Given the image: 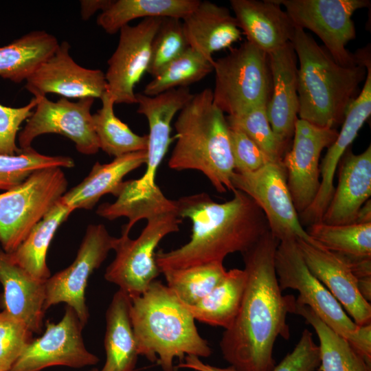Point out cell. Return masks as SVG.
I'll return each mask as SVG.
<instances>
[{"instance_id":"6da1fadb","label":"cell","mask_w":371,"mask_h":371,"mask_svg":"<svg viewBox=\"0 0 371 371\" xmlns=\"http://www.w3.org/2000/svg\"><path fill=\"white\" fill-rule=\"evenodd\" d=\"M280 240L270 231L243 254L246 286L238 313L220 341L223 358L239 371H272L278 337L288 339L295 298L283 295L275 270Z\"/></svg>"},{"instance_id":"7a4b0ae2","label":"cell","mask_w":371,"mask_h":371,"mask_svg":"<svg viewBox=\"0 0 371 371\" xmlns=\"http://www.w3.org/2000/svg\"><path fill=\"white\" fill-rule=\"evenodd\" d=\"M232 192V199L224 203H217L203 192L176 200L179 218L192 222V234L180 247L155 253L161 273L223 262L229 254L247 252L269 232L266 217L256 203L240 190Z\"/></svg>"},{"instance_id":"3957f363","label":"cell","mask_w":371,"mask_h":371,"mask_svg":"<svg viewBox=\"0 0 371 371\" xmlns=\"http://www.w3.org/2000/svg\"><path fill=\"white\" fill-rule=\"evenodd\" d=\"M130 316L139 355L157 361L164 371H175L174 360L208 357L212 350L199 333L190 312L161 282L155 280L131 298Z\"/></svg>"},{"instance_id":"277c9868","label":"cell","mask_w":371,"mask_h":371,"mask_svg":"<svg viewBox=\"0 0 371 371\" xmlns=\"http://www.w3.org/2000/svg\"><path fill=\"white\" fill-rule=\"evenodd\" d=\"M297 59L299 119L326 128L342 123L360 84L366 76L361 63L343 66L327 50L295 27L291 41Z\"/></svg>"},{"instance_id":"5b68a950","label":"cell","mask_w":371,"mask_h":371,"mask_svg":"<svg viewBox=\"0 0 371 371\" xmlns=\"http://www.w3.org/2000/svg\"><path fill=\"white\" fill-rule=\"evenodd\" d=\"M175 127L177 140L168 167L200 171L217 192L233 191L234 166L229 125L214 102L212 90L205 89L193 95L179 111Z\"/></svg>"},{"instance_id":"8992f818","label":"cell","mask_w":371,"mask_h":371,"mask_svg":"<svg viewBox=\"0 0 371 371\" xmlns=\"http://www.w3.org/2000/svg\"><path fill=\"white\" fill-rule=\"evenodd\" d=\"M280 289L298 291V304L308 306L328 326L345 338L371 363V324L357 326L341 305L307 267L296 239L282 240L274 257Z\"/></svg>"},{"instance_id":"52a82bcc","label":"cell","mask_w":371,"mask_h":371,"mask_svg":"<svg viewBox=\"0 0 371 371\" xmlns=\"http://www.w3.org/2000/svg\"><path fill=\"white\" fill-rule=\"evenodd\" d=\"M215 104L227 115L267 104L272 80L269 56L248 41L214 60Z\"/></svg>"},{"instance_id":"ba28073f","label":"cell","mask_w":371,"mask_h":371,"mask_svg":"<svg viewBox=\"0 0 371 371\" xmlns=\"http://www.w3.org/2000/svg\"><path fill=\"white\" fill-rule=\"evenodd\" d=\"M62 168L39 169L21 184L0 193V245L14 252L67 192Z\"/></svg>"},{"instance_id":"9c48e42d","label":"cell","mask_w":371,"mask_h":371,"mask_svg":"<svg viewBox=\"0 0 371 371\" xmlns=\"http://www.w3.org/2000/svg\"><path fill=\"white\" fill-rule=\"evenodd\" d=\"M135 239L122 234L115 238V257L107 267L106 280L119 286L131 298L142 294L161 273L155 261V249L167 235L179 230L178 210L149 217Z\"/></svg>"},{"instance_id":"30bf717a","label":"cell","mask_w":371,"mask_h":371,"mask_svg":"<svg viewBox=\"0 0 371 371\" xmlns=\"http://www.w3.org/2000/svg\"><path fill=\"white\" fill-rule=\"evenodd\" d=\"M295 27L315 34L333 58L343 66L359 64L346 48L356 37L353 13L370 5L369 0H275Z\"/></svg>"},{"instance_id":"8fae6325","label":"cell","mask_w":371,"mask_h":371,"mask_svg":"<svg viewBox=\"0 0 371 371\" xmlns=\"http://www.w3.org/2000/svg\"><path fill=\"white\" fill-rule=\"evenodd\" d=\"M232 183L234 189L245 192L260 207L270 232L280 242L301 239L317 245L300 222L287 186L282 160L271 161L254 172H234Z\"/></svg>"},{"instance_id":"7c38bea8","label":"cell","mask_w":371,"mask_h":371,"mask_svg":"<svg viewBox=\"0 0 371 371\" xmlns=\"http://www.w3.org/2000/svg\"><path fill=\"white\" fill-rule=\"evenodd\" d=\"M115 237L111 236L102 224H90L74 262L45 282V310L59 303H66L77 314L85 326L89 319L85 290L94 271L113 250Z\"/></svg>"},{"instance_id":"4fadbf2b","label":"cell","mask_w":371,"mask_h":371,"mask_svg":"<svg viewBox=\"0 0 371 371\" xmlns=\"http://www.w3.org/2000/svg\"><path fill=\"white\" fill-rule=\"evenodd\" d=\"M36 98L38 102L35 111L18 135L21 150L32 147V142L39 135L56 133L71 139L82 154L93 155L98 152L100 146L91 113L94 98H85L71 102L60 98L53 102L46 96Z\"/></svg>"},{"instance_id":"5bb4252c","label":"cell","mask_w":371,"mask_h":371,"mask_svg":"<svg viewBox=\"0 0 371 371\" xmlns=\"http://www.w3.org/2000/svg\"><path fill=\"white\" fill-rule=\"evenodd\" d=\"M84 327L74 310L67 306L61 320L48 321L42 336L28 344L9 371H41L53 366L81 368L97 364L98 357L84 344Z\"/></svg>"},{"instance_id":"9a60e30c","label":"cell","mask_w":371,"mask_h":371,"mask_svg":"<svg viewBox=\"0 0 371 371\" xmlns=\"http://www.w3.org/2000/svg\"><path fill=\"white\" fill-rule=\"evenodd\" d=\"M162 18H146L120 30L117 46L108 60L106 91L115 104L137 103L134 89L148 71L151 44Z\"/></svg>"},{"instance_id":"2e32d148","label":"cell","mask_w":371,"mask_h":371,"mask_svg":"<svg viewBox=\"0 0 371 371\" xmlns=\"http://www.w3.org/2000/svg\"><path fill=\"white\" fill-rule=\"evenodd\" d=\"M337 135L335 128H320L299 118L295 123L292 146L284 154L282 164L298 215L309 207L317 194L321 153Z\"/></svg>"},{"instance_id":"e0dca14e","label":"cell","mask_w":371,"mask_h":371,"mask_svg":"<svg viewBox=\"0 0 371 371\" xmlns=\"http://www.w3.org/2000/svg\"><path fill=\"white\" fill-rule=\"evenodd\" d=\"M67 41L25 80V88L34 97L56 93L65 98H101L106 91L105 74L100 69L85 68L69 54Z\"/></svg>"},{"instance_id":"ac0fdd59","label":"cell","mask_w":371,"mask_h":371,"mask_svg":"<svg viewBox=\"0 0 371 371\" xmlns=\"http://www.w3.org/2000/svg\"><path fill=\"white\" fill-rule=\"evenodd\" d=\"M193 95L188 87L171 89L154 96L135 93L137 112L146 117L149 126L146 171L141 178L128 181L136 192L146 193L157 186L155 175L172 141V121Z\"/></svg>"},{"instance_id":"d6986e66","label":"cell","mask_w":371,"mask_h":371,"mask_svg":"<svg viewBox=\"0 0 371 371\" xmlns=\"http://www.w3.org/2000/svg\"><path fill=\"white\" fill-rule=\"evenodd\" d=\"M366 76L363 89L349 105L340 133L328 147L320 168V184L313 201L299 215L301 223L320 222L335 191L334 177L338 165L371 114V62L364 63Z\"/></svg>"},{"instance_id":"ffe728a7","label":"cell","mask_w":371,"mask_h":371,"mask_svg":"<svg viewBox=\"0 0 371 371\" xmlns=\"http://www.w3.org/2000/svg\"><path fill=\"white\" fill-rule=\"evenodd\" d=\"M302 258L321 282L359 326L371 324V305L361 295L357 280L347 264L335 253L320 245L296 240Z\"/></svg>"},{"instance_id":"44dd1931","label":"cell","mask_w":371,"mask_h":371,"mask_svg":"<svg viewBox=\"0 0 371 371\" xmlns=\"http://www.w3.org/2000/svg\"><path fill=\"white\" fill-rule=\"evenodd\" d=\"M268 56L272 89L267 115L273 131L288 142L298 120L297 59L291 42Z\"/></svg>"},{"instance_id":"7402d4cb","label":"cell","mask_w":371,"mask_h":371,"mask_svg":"<svg viewBox=\"0 0 371 371\" xmlns=\"http://www.w3.org/2000/svg\"><path fill=\"white\" fill-rule=\"evenodd\" d=\"M337 188L320 222L328 225L355 223L358 212L371 196V146L355 155L348 149L342 157Z\"/></svg>"},{"instance_id":"603a6c76","label":"cell","mask_w":371,"mask_h":371,"mask_svg":"<svg viewBox=\"0 0 371 371\" xmlns=\"http://www.w3.org/2000/svg\"><path fill=\"white\" fill-rule=\"evenodd\" d=\"M238 25L249 42L267 54L292 41L295 26L275 0H231Z\"/></svg>"},{"instance_id":"cb8c5ba5","label":"cell","mask_w":371,"mask_h":371,"mask_svg":"<svg viewBox=\"0 0 371 371\" xmlns=\"http://www.w3.org/2000/svg\"><path fill=\"white\" fill-rule=\"evenodd\" d=\"M45 282L14 263L0 247L3 310L23 322L33 333H40L43 327Z\"/></svg>"},{"instance_id":"d4e9b609","label":"cell","mask_w":371,"mask_h":371,"mask_svg":"<svg viewBox=\"0 0 371 371\" xmlns=\"http://www.w3.org/2000/svg\"><path fill=\"white\" fill-rule=\"evenodd\" d=\"M181 20L189 47L210 60H214L212 54L241 39L234 16L227 8L209 1H200Z\"/></svg>"},{"instance_id":"484cf974","label":"cell","mask_w":371,"mask_h":371,"mask_svg":"<svg viewBox=\"0 0 371 371\" xmlns=\"http://www.w3.org/2000/svg\"><path fill=\"white\" fill-rule=\"evenodd\" d=\"M147 152L126 154L107 164L96 161L89 175L78 185L64 194L61 200L71 207L92 209L106 194L118 195L124 177L146 163Z\"/></svg>"},{"instance_id":"4316f807","label":"cell","mask_w":371,"mask_h":371,"mask_svg":"<svg viewBox=\"0 0 371 371\" xmlns=\"http://www.w3.org/2000/svg\"><path fill=\"white\" fill-rule=\"evenodd\" d=\"M131 299L119 289L106 312V361L100 371H133L139 356L130 316Z\"/></svg>"},{"instance_id":"83f0119b","label":"cell","mask_w":371,"mask_h":371,"mask_svg":"<svg viewBox=\"0 0 371 371\" xmlns=\"http://www.w3.org/2000/svg\"><path fill=\"white\" fill-rule=\"evenodd\" d=\"M58 45L54 35L36 30L0 47V77L16 83L26 80Z\"/></svg>"},{"instance_id":"f1b7e54d","label":"cell","mask_w":371,"mask_h":371,"mask_svg":"<svg viewBox=\"0 0 371 371\" xmlns=\"http://www.w3.org/2000/svg\"><path fill=\"white\" fill-rule=\"evenodd\" d=\"M74 210L60 199L17 249L9 254L12 260L34 278L46 281L51 276L46 261L49 246L58 227Z\"/></svg>"},{"instance_id":"f546056e","label":"cell","mask_w":371,"mask_h":371,"mask_svg":"<svg viewBox=\"0 0 371 371\" xmlns=\"http://www.w3.org/2000/svg\"><path fill=\"white\" fill-rule=\"evenodd\" d=\"M247 282L244 269L227 271L223 280L196 304L186 306L194 319L228 329L234 322Z\"/></svg>"},{"instance_id":"4dcf8cb0","label":"cell","mask_w":371,"mask_h":371,"mask_svg":"<svg viewBox=\"0 0 371 371\" xmlns=\"http://www.w3.org/2000/svg\"><path fill=\"white\" fill-rule=\"evenodd\" d=\"M199 0H116L98 15L97 24L113 34L135 19L172 17L183 19L197 6Z\"/></svg>"},{"instance_id":"1f68e13d","label":"cell","mask_w":371,"mask_h":371,"mask_svg":"<svg viewBox=\"0 0 371 371\" xmlns=\"http://www.w3.org/2000/svg\"><path fill=\"white\" fill-rule=\"evenodd\" d=\"M294 313L304 317L317 334L320 359L318 371H371L370 363L308 306L295 302Z\"/></svg>"},{"instance_id":"d6a6232c","label":"cell","mask_w":371,"mask_h":371,"mask_svg":"<svg viewBox=\"0 0 371 371\" xmlns=\"http://www.w3.org/2000/svg\"><path fill=\"white\" fill-rule=\"evenodd\" d=\"M174 210H178L176 201L168 199L158 186L151 192L138 194L124 181L115 201L101 204L96 214L110 221L122 216L128 218V222L124 226L122 234H128L138 221Z\"/></svg>"},{"instance_id":"836d02e7","label":"cell","mask_w":371,"mask_h":371,"mask_svg":"<svg viewBox=\"0 0 371 371\" xmlns=\"http://www.w3.org/2000/svg\"><path fill=\"white\" fill-rule=\"evenodd\" d=\"M102 106L92 115L100 149L114 158L146 150L148 135L135 133L114 113V98L106 91L101 97Z\"/></svg>"},{"instance_id":"e575fe53","label":"cell","mask_w":371,"mask_h":371,"mask_svg":"<svg viewBox=\"0 0 371 371\" xmlns=\"http://www.w3.org/2000/svg\"><path fill=\"white\" fill-rule=\"evenodd\" d=\"M166 286L184 304L192 306L205 297L224 278L223 262H210L161 272Z\"/></svg>"},{"instance_id":"d590c367","label":"cell","mask_w":371,"mask_h":371,"mask_svg":"<svg viewBox=\"0 0 371 371\" xmlns=\"http://www.w3.org/2000/svg\"><path fill=\"white\" fill-rule=\"evenodd\" d=\"M214 60L207 59L189 47L153 77V80L145 86L143 93L154 96L171 89L188 87L213 71Z\"/></svg>"},{"instance_id":"8d00e7d4","label":"cell","mask_w":371,"mask_h":371,"mask_svg":"<svg viewBox=\"0 0 371 371\" xmlns=\"http://www.w3.org/2000/svg\"><path fill=\"white\" fill-rule=\"evenodd\" d=\"M306 232L319 245L345 255L371 256V223L328 225L318 222Z\"/></svg>"},{"instance_id":"74e56055","label":"cell","mask_w":371,"mask_h":371,"mask_svg":"<svg viewBox=\"0 0 371 371\" xmlns=\"http://www.w3.org/2000/svg\"><path fill=\"white\" fill-rule=\"evenodd\" d=\"M75 166L68 156H49L32 147L14 155H0V190H10L21 184L32 173L52 167L71 168Z\"/></svg>"},{"instance_id":"f35d334b","label":"cell","mask_w":371,"mask_h":371,"mask_svg":"<svg viewBox=\"0 0 371 371\" xmlns=\"http://www.w3.org/2000/svg\"><path fill=\"white\" fill-rule=\"evenodd\" d=\"M229 126L245 133L273 160L282 161L287 142L273 131L267 115V104H261L242 114L227 115Z\"/></svg>"},{"instance_id":"ab89813d","label":"cell","mask_w":371,"mask_h":371,"mask_svg":"<svg viewBox=\"0 0 371 371\" xmlns=\"http://www.w3.org/2000/svg\"><path fill=\"white\" fill-rule=\"evenodd\" d=\"M188 47L182 20L172 17L162 18L152 41L147 73L155 77Z\"/></svg>"},{"instance_id":"60d3db41","label":"cell","mask_w":371,"mask_h":371,"mask_svg":"<svg viewBox=\"0 0 371 371\" xmlns=\"http://www.w3.org/2000/svg\"><path fill=\"white\" fill-rule=\"evenodd\" d=\"M33 333L6 311L0 312V371H9L28 344Z\"/></svg>"},{"instance_id":"b9f144b4","label":"cell","mask_w":371,"mask_h":371,"mask_svg":"<svg viewBox=\"0 0 371 371\" xmlns=\"http://www.w3.org/2000/svg\"><path fill=\"white\" fill-rule=\"evenodd\" d=\"M229 134L234 172L256 171L273 160L245 133L229 126Z\"/></svg>"},{"instance_id":"7bdbcfd3","label":"cell","mask_w":371,"mask_h":371,"mask_svg":"<svg viewBox=\"0 0 371 371\" xmlns=\"http://www.w3.org/2000/svg\"><path fill=\"white\" fill-rule=\"evenodd\" d=\"M38 98L34 97L26 105L13 108L0 104V155H14L21 150L16 141L21 124L32 114Z\"/></svg>"},{"instance_id":"ee69618b","label":"cell","mask_w":371,"mask_h":371,"mask_svg":"<svg viewBox=\"0 0 371 371\" xmlns=\"http://www.w3.org/2000/svg\"><path fill=\"white\" fill-rule=\"evenodd\" d=\"M319 363V346L314 341L312 333L304 329L292 352L276 365L272 371H315Z\"/></svg>"},{"instance_id":"f6af8a7d","label":"cell","mask_w":371,"mask_h":371,"mask_svg":"<svg viewBox=\"0 0 371 371\" xmlns=\"http://www.w3.org/2000/svg\"><path fill=\"white\" fill-rule=\"evenodd\" d=\"M335 254L347 264L357 280L371 278V256Z\"/></svg>"},{"instance_id":"bcb514c9","label":"cell","mask_w":371,"mask_h":371,"mask_svg":"<svg viewBox=\"0 0 371 371\" xmlns=\"http://www.w3.org/2000/svg\"><path fill=\"white\" fill-rule=\"evenodd\" d=\"M189 368L195 371H239L233 366L227 368H219L204 363L199 357L194 355L186 356L183 361L175 366L177 368Z\"/></svg>"},{"instance_id":"7dc6e473","label":"cell","mask_w":371,"mask_h":371,"mask_svg":"<svg viewBox=\"0 0 371 371\" xmlns=\"http://www.w3.org/2000/svg\"><path fill=\"white\" fill-rule=\"evenodd\" d=\"M112 0H82L80 1V14L87 21L98 11L104 10Z\"/></svg>"},{"instance_id":"c3c4849f","label":"cell","mask_w":371,"mask_h":371,"mask_svg":"<svg viewBox=\"0 0 371 371\" xmlns=\"http://www.w3.org/2000/svg\"><path fill=\"white\" fill-rule=\"evenodd\" d=\"M357 224L371 223V201L368 200L359 209L357 219Z\"/></svg>"},{"instance_id":"681fc988","label":"cell","mask_w":371,"mask_h":371,"mask_svg":"<svg viewBox=\"0 0 371 371\" xmlns=\"http://www.w3.org/2000/svg\"><path fill=\"white\" fill-rule=\"evenodd\" d=\"M89 371H100V370H98V369H93V370H89Z\"/></svg>"}]
</instances>
